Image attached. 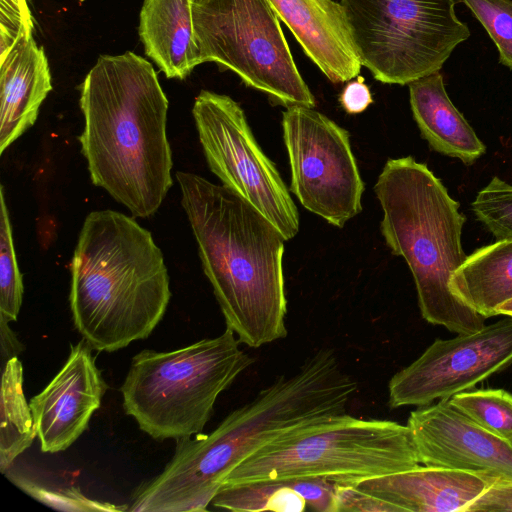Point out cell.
I'll return each instance as SVG.
<instances>
[{
  "instance_id": "6da1fadb",
  "label": "cell",
  "mask_w": 512,
  "mask_h": 512,
  "mask_svg": "<svg viewBox=\"0 0 512 512\" xmlns=\"http://www.w3.org/2000/svg\"><path fill=\"white\" fill-rule=\"evenodd\" d=\"M168 106L154 67L132 51L99 56L81 85L91 181L135 218L154 215L173 184Z\"/></svg>"
},
{
  "instance_id": "7a4b0ae2",
  "label": "cell",
  "mask_w": 512,
  "mask_h": 512,
  "mask_svg": "<svg viewBox=\"0 0 512 512\" xmlns=\"http://www.w3.org/2000/svg\"><path fill=\"white\" fill-rule=\"evenodd\" d=\"M357 387L332 349L317 350L210 433L176 439L173 457L155 478L159 493L178 511H206L239 463L291 431L346 413Z\"/></svg>"
},
{
  "instance_id": "3957f363",
  "label": "cell",
  "mask_w": 512,
  "mask_h": 512,
  "mask_svg": "<svg viewBox=\"0 0 512 512\" xmlns=\"http://www.w3.org/2000/svg\"><path fill=\"white\" fill-rule=\"evenodd\" d=\"M176 179L226 328L250 348L285 338L283 234L227 187L191 172Z\"/></svg>"
},
{
  "instance_id": "277c9868",
  "label": "cell",
  "mask_w": 512,
  "mask_h": 512,
  "mask_svg": "<svg viewBox=\"0 0 512 512\" xmlns=\"http://www.w3.org/2000/svg\"><path fill=\"white\" fill-rule=\"evenodd\" d=\"M135 217L90 212L70 264L73 323L93 350L114 352L146 339L171 292L163 254Z\"/></svg>"
},
{
  "instance_id": "5b68a950",
  "label": "cell",
  "mask_w": 512,
  "mask_h": 512,
  "mask_svg": "<svg viewBox=\"0 0 512 512\" xmlns=\"http://www.w3.org/2000/svg\"><path fill=\"white\" fill-rule=\"evenodd\" d=\"M374 192L383 211L382 236L412 273L422 317L456 335L483 328L486 318L449 287L467 258L461 243L466 217L441 180L412 156L389 159Z\"/></svg>"
},
{
  "instance_id": "8992f818",
  "label": "cell",
  "mask_w": 512,
  "mask_h": 512,
  "mask_svg": "<svg viewBox=\"0 0 512 512\" xmlns=\"http://www.w3.org/2000/svg\"><path fill=\"white\" fill-rule=\"evenodd\" d=\"M232 330L172 351L142 350L120 387L123 408L154 439L202 433L218 396L254 359Z\"/></svg>"
},
{
  "instance_id": "52a82bcc",
  "label": "cell",
  "mask_w": 512,
  "mask_h": 512,
  "mask_svg": "<svg viewBox=\"0 0 512 512\" xmlns=\"http://www.w3.org/2000/svg\"><path fill=\"white\" fill-rule=\"evenodd\" d=\"M420 464L407 425L344 413L270 442L239 463L223 484L297 478L355 484Z\"/></svg>"
},
{
  "instance_id": "ba28073f",
  "label": "cell",
  "mask_w": 512,
  "mask_h": 512,
  "mask_svg": "<svg viewBox=\"0 0 512 512\" xmlns=\"http://www.w3.org/2000/svg\"><path fill=\"white\" fill-rule=\"evenodd\" d=\"M361 61L385 84L405 85L440 71L470 37L455 0H340Z\"/></svg>"
},
{
  "instance_id": "9c48e42d",
  "label": "cell",
  "mask_w": 512,
  "mask_h": 512,
  "mask_svg": "<svg viewBox=\"0 0 512 512\" xmlns=\"http://www.w3.org/2000/svg\"><path fill=\"white\" fill-rule=\"evenodd\" d=\"M193 19L203 63L231 70L276 104L315 107L267 0H194Z\"/></svg>"
},
{
  "instance_id": "30bf717a",
  "label": "cell",
  "mask_w": 512,
  "mask_h": 512,
  "mask_svg": "<svg viewBox=\"0 0 512 512\" xmlns=\"http://www.w3.org/2000/svg\"><path fill=\"white\" fill-rule=\"evenodd\" d=\"M192 115L207 164L222 185L255 207L286 240L296 236L297 207L242 107L228 95L201 90Z\"/></svg>"
},
{
  "instance_id": "8fae6325",
  "label": "cell",
  "mask_w": 512,
  "mask_h": 512,
  "mask_svg": "<svg viewBox=\"0 0 512 512\" xmlns=\"http://www.w3.org/2000/svg\"><path fill=\"white\" fill-rule=\"evenodd\" d=\"M290 191L302 206L342 228L362 210L364 182L349 133L321 112L301 105L282 113Z\"/></svg>"
},
{
  "instance_id": "7c38bea8",
  "label": "cell",
  "mask_w": 512,
  "mask_h": 512,
  "mask_svg": "<svg viewBox=\"0 0 512 512\" xmlns=\"http://www.w3.org/2000/svg\"><path fill=\"white\" fill-rule=\"evenodd\" d=\"M512 363V317L436 339L388 383L389 406H425L470 390Z\"/></svg>"
},
{
  "instance_id": "4fadbf2b",
  "label": "cell",
  "mask_w": 512,
  "mask_h": 512,
  "mask_svg": "<svg viewBox=\"0 0 512 512\" xmlns=\"http://www.w3.org/2000/svg\"><path fill=\"white\" fill-rule=\"evenodd\" d=\"M406 425L420 463L512 481V445L476 424L449 399L419 406Z\"/></svg>"
},
{
  "instance_id": "5bb4252c",
  "label": "cell",
  "mask_w": 512,
  "mask_h": 512,
  "mask_svg": "<svg viewBox=\"0 0 512 512\" xmlns=\"http://www.w3.org/2000/svg\"><path fill=\"white\" fill-rule=\"evenodd\" d=\"M82 338L55 377L29 404L43 452L66 450L87 429L107 385Z\"/></svg>"
},
{
  "instance_id": "9a60e30c",
  "label": "cell",
  "mask_w": 512,
  "mask_h": 512,
  "mask_svg": "<svg viewBox=\"0 0 512 512\" xmlns=\"http://www.w3.org/2000/svg\"><path fill=\"white\" fill-rule=\"evenodd\" d=\"M305 54L333 83L357 77L361 61L345 11L334 0H267Z\"/></svg>"
},
{
  "instance_id": "2e32d148",
  "label": "cell",
  "mask_w": 512,
  "mask_h": 512,
  "mask_svg": "<svg viewBox=\"0 0 512 512\" xmlns=\"http://www.w3.org/2000/svg\"><path fill=\"white\" fill-rule=\"evenodd\" d=\"M494 482L468 471L421 466L355 483L398 512H466Z\"/></svg>"
},
{
  "instance_id": "e0dca14e",
  "label": "cell",
  "mask_w": 512,
  "mask_h": 512,
  "mask_svg": "<svg viewBox=\"0 0 512 512\" xmlns=\"http://www.w3.org/2000/svg\"><path fill=\"white\" fill-rule=\"evenodd\" d=\"M51 90L47 56L33 37L0 58V154L34 125Z\"/></svg>"
},
{
  "instance_id": "ac0fdd59",
  "label": "cell",
  "mask_w": 512,
  "mask_h": 512,
  "mask_svg": "<svg viewBox=\"0 0 512 512\" xmlns=\"http://www.w3.org/2000/svg\"><path fill=\"white\" fill-rule=\"evenodd\" d=\"M194 0H143L139 37L146 55L170 79L183 80L203 63L195 36Z\"/></svg>"
},
{
  "instance_id": "d6986e66",
  "label": "cell",
  "mask_w": 512,
  "mask_h": 512,
  "mask_svg": "<svg viewBox=\"0 0 512 512\" xmlns=\"http://www.w3.org/2000/svg\"><path fill=\"white\" fill-rule=\"evenodd\" d=\"M408 86L414 120L433 150L467 165L485 153L486 146L450 100L439 71Z\"/></svg>"
},
{
  "instance_id": "ffe728a7",
  "label": "cell",
  "mask_w": 512,
  "mask_h": 512,
  "mask_svg": "<svg viewBox=\"0 0 512 512\" xmlns=\"http://www.w3.org/2000/svg\"><path fill=\"white\" fill-rule=\"evenodd\" d=\"M449 287L484 318L496 316L497 307L512 299V240L498 239L467 256Z\"/></svg>"
},
{
  "instance_id": "44dd1931",
  "label": "cell",
  "mask_w": 512,
  "mask_h": 512,
  "mask_svg": "<svg viewBox=\"0 0 512 512\" xmlns=\"http://www.w3.org/2000/svg\"><path fill=\"white\" fill-rule=\"evenodd\" d=\"M0 400V471L5 474L37 436L23 390V366L17 356L3 365Z\"/></svg>"
},
{
  "instance_id": "7402d4cb",
  "label": "cell",
  "mask_w": 512,
  "mask_h": 512,
  "mask_svg": "<svg viewBox=\"0 0 512 512\" xmlns=\"http://www.w3.org/2000/svg\"><path fill=\"white\" fill-rule=\"evenodd\" d=\"M211 504L237 512H302L307 503L297 490L296 479L224 483Z\"/></svg>"
},
{
  "instance_id": "603a6c76",
  "label": "cell",
  "mask_w": 512,
  "mask_h": 512,
  "mask_svg": "<svg viewBox=\"0 0 512 512\" xmlns=\"http://www.w3.org/2000/svg\"><path fill=\"white\" fill-rule=\"evenodd\" d=\"M449 403L476 424L512 445V394L503 389L467 390Z\"/></svg>"
},
{
  "instance_id": "cb8c5ba5",
  "label": "cell",
  "mask_w": 512,
  "mask_h": 512,
  "mask_svg": "<svg viewBox=\"0 0 512 512\" xmlns=\"http://www.w3.org/2000/svg\"><path fill=\"white\" fill-rule=\"evenodd\" d=\"M0 318L16 321L22 305L24 285L13 242L12 226L0 187Z\"/></svg>"
},
{
  "instance_id": "d4e9b609",
  "label": "cell",
  "mask_w": 512,
  "mask_h": 512,
  "mask_svg": "<svg viewBox=\"0 0 512 512\" xmlns=\"http://www.w3.org/2000/svg\"><path fill=\"white\" fill-rule=\"evenodd\" d=\"M10 479L18 488L37 501L53 509L62 511L77 512H118L128 510L126 506H116L109 502H102L86 497L75 487L60 488L43 484L23 474L6 472Z\"/></svg>"
},
{
  "instance_id": "484cf974",
  "label": "cell",
  "mask_w": 512,
  "mask_h": 512,
  "mask_svg": "<svg viewBox=\"0 0 512 512\" xmlns=\"http://www.w3.org/2000/svg\"><path fill=\"white\" fill-rule=\"evenodd\" d=\"M476 218L497 238L512 240V185L495 176L471 204Z\"/></svg>"
},
{
  "instance_id": "4316f807",
  "label": "cell",
  "mask_w": 512,
  "mask_h": 512,
  "mask_svg": "<svg viewBox=\"0 0 512 512\" xmlns=\"http://www.w3.org/2000/svg\"><path fill=\"white\" fill-rule=\"evenodd\" d=\"M483 25L499 51V61L512 70V0H461Z\"/></svg>"
},
{
  "instance_id": "83f0119b",
  "label": "cell",
  "mask_w": 512,
  "mask_h": 512,
  "mask_svg": "<svg viewBox=\"0 0 512 512\" xmlns=\"http://www.w3.org/2000/svg\"><path fill=\"white\" fill-rule=\"evenodd\" d=\"M33 30L27 0H0V58L18 42L32 38Z\"/></svg>"
},
{
  "instance_id": "f1b7e54d",
  "label": "cell",
  "mask_w": 512,
  "mask_h": 512,
  "mask_svg": "<svg viewBox=\"0 0 512 512\" xmlns=\"http://www.w3.org/2000/svg\"><path fill=\"white\" fill-rule=\"evenodd\" d=\"M337 512H398L387 501L355 484L335 483Z\"/></svg>"
},
{
  "instance_id": "f546056e",
  "label": "cell",
  "mask_w": 512,
  "mask_h": 512,
  "mask_svg": "<svg viewBox=\"0 0 512 512\" xmlns=\"http://www.w3.org/2000/svg\"><path fill=\"white\" fill-rule=\"evenodd\" d=\"M512 512V481H494L466 512Z\"/></svg>"
},
{
  "instance_id": "4dcf8cb0",
  "label": "cell",
  "mask_w": 512,
  "mask_h": 512,
  "mask_svg": "<svg viewBox=\"0 0 512 512\" xmlns=\"http://www.w3.org/2000/svg\"><path fill=\"white\" fill-rule=\"evenodd\" d=\"M339 102L348 114H358L366 110L373 99L364 79L357 76L356 80L346 84L340 94Z\"/></svg>"
},
{
  "instance_id": "1f68e13d",
  "label": "cell",
  "mask_w": 512,
  "mask_h": 512,
  "mask_svg": "<svg viewBox=\"0 0 512 512\" xmlns=\"http://www.w3.org/2000/svg\"><path fill=\"white\" fill-rule=\"evenodd\" d=\"M1 323V355L6 361L17 356L22 350L23 345L18 341L17 337L9 327V321L0 318ZM5 361V362H6Z\"/></svg>"
},
{
  "instance_id": "d6a6232c",
  "label": "cell",
  "mask_w": 512,
  "mask_h": 512,
  "mask_svg": "<svg viewBox=\"0 0 512 512\" xmlns=\"http://www.w3.org/2000/svg\"><path fill=\"white\" fill-rule=\"evenodd\" d=\"M496 315L512 317V299L499 305L496 309Z\"/></svg>"
}]
</instances>
